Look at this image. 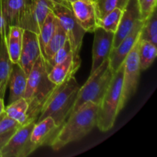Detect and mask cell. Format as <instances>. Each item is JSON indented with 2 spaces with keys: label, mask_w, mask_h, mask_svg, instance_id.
<instances>
[{
  "label": "cell",
  "mask_w": 157,
  "mask_h": 157,
  "mask_svg": "<svg viewBox=\"0 0 157 157\" xmlns=\"http://www.w3.org/2000/svg\"><path fill=\"white\" fill-rule=\"evenodd\" d=\"M27 84V75L18 64H12L10 74L9 87V104L23 98Z\"/></svg>",
  "instance_id": "16"
},
{
  "label": "cell",
  "mask_w": 157,
  "mask_h": 157,
  "mask_svg": "<svg viewBox=\"0 0 157 157\" xmlns=\"http://www.w3.org/2000/svg\"><path fill=\"white\" fill-rule=\"evenodd\" d=\"M52 2L55 3V4H58L61 5V6H65V7L69 8V9H71V5L67 1V0H50Z\"/></svg>",
  "instance_id": "33"
},
{
  "label": "cell",
  "mask_w": 157,
  "mask_h": 157,
  "mask_svg": "<svg viewBox=\"0 0 157 157\" xmlns=\"http://www.w3.org/2000/svg\"><path fill=\"white\" fill-rule=\"evenodd\" d=\"M98 105L87 102L71 113L65 122L59 128L49 146L58 151L66 145L78 141L87 136L97 127Z\"/></svg>",
  "instance_id": "1"
},
{
  "label": "cell",
  "mask_w": 157,
  "mask_h": 157,
  "mask_svg": "<svg viewBox=\"0 0 157 157\" xmlns=\"http://www.w3.org/2000/svg\"><path fill=\"white\" fill-rule=\"evenodd\" d=\"M128 0H94L97 19L101 18L114 9H124Z\"/></svg>",
  "instance_id": "27"
},
{
  "label": "cell",
  "mask_w": 157,
  "mask_h": 157,
  "mask_svg": "<svg viewBox=\"0 0 157 157\" xmlns=\"http://www.w3.org/2000/svg\"><path fill=\"white\" fill-rule=\"evenodd\" d=\"M52 12L67 34V41L70 43L71 48L74 67L78 71L81 63L80 52L86 32L80 25L72 10L69 8L54 3Z\"/></svg>",
  "instance_id": "6"
},
{
  "label": "cell",
  "mask_w": 157,
  "mask_h": 157,
  "mask_svg": "<svg viewBox=\"0 0 157 157\" xmlns=\"http://www.w3.org/2000/svg\"><path fill=\"white\" fill-rule=\"evenodd\" d=\"M140 20V1L139 0H128L127 5L123 9V14L117 30L114 33L113 48L119 45L122 40L133 29L135 25Z\"/></svg>",
  "instance_id": "12"
},
{
  "label": "cell",
  "mask_w": 157,
  "mask_h": 157,
  "mask_svg": "<svg viewBox=\"0 0 157 157\" xmlns=\"http://www.w3.org/2000/svg\"><path fill=\"white\" fill-rule=\"evenodd\" d=\"M93 48H92V66L90 74L108 58L113 48L114 33L106 31L105 29L97 26L94 32Z\"/></svg>",
  "instance_id": "11"
},
{
  "label": "cell",
  "mask_w": 157,
  "mask_h": 157,
  "mask_svg": "<svg viewBox=\"0 0 157 157\" xmlns=\"http://www.w3.org/2000/svg\"><path fill=\"white\" fill-rule=\"evenodd\" d=\"M53 6L50 0H27L20 18V27L38 34Z\"/></svg>",
  "instance_id": "8"
},
{
  "label": "cell",
  "mask_w": 157,
  "mask_h": 157,
  "mask_svg": "<svg viewBox=\"0 0 157 157\" xmlns=\"http://www.w3.org/2000/svg\"><path fill=\"white\" fill-rule=\"evenodd\" d=\"M67 41V34H66L65 31L64 30V29H63V27L60 24L59 21L58 19L55 33L53 34L52 38H51L49 42L48 43L47 46L45 47L44 55L42 57L44 58V61H45L46 67H47L50 60L52 58L53 55L65 44Z\"/></svg>",
  "instance_id": "21"
},
{
  "label": "cell",
  "mask_w": 157,
  "mask_h": 157,
  "mask_svg": "<svg viewBox=\"0 0 157 157\" xmlns=\"http://www.w3.org/2000/svg\"><path fill=\"white\" fill-rule=\"evenodd\" d=\"M122 14L123 9H114L103 18L97 19V26L102 28L106 31L115 33L119 26Z\"/></svg>",
  "instance_id": "26"
},
{
  "label": "cell",
  "mask_w": 157,
  "mask_h": 157,
  "mask_svg": "<svg viewBox=\"0 0 157 157\" xmlns=\"http://www.w3.org/2000/svg\"><path fill=\"white\" fill-rule=\"evenodd\" d=\"M57 21H58L57 17L55 16L53 12L51 11L48 14L44 23H43L41 29H40L39 33L38 34L40 50H41V55L42 57L44 55L45 47L47 46L48 43L49 42L51 38H52L53 34L55 33Z\"/></svg>",
  "instance_id": "24"
},
{
  "label": "cell",
  "mask_w": 157,
  "mask_h": 157,
  "mask_svg": "<svg viewBox=\"0 0 157 157\" xmlns=\"http://www.w3.org/2000/svg\"><path fill=\"white\" fill-rule=\"evenodd\" d=\"M113 75V72L110 69L107 58L93 73L90 74L85 84L80 87L71 113L87 102H92L99 106L110 85Z\"/></svg>",
  "instance_id": "5"
},
{
  "label": "cell",
  "mask_w": 157,
  "mask_h": 157,
  "mask_svg": "<svg viewBox=\"0 0 157 157\" xmlns=\"http://www.w3.org/2000/svg\"><path fill=\"white\" fill-rule=\"evenodd\" d=\"M27 0H1L6 34L12 25L20 26V18Z\"/></svg>",
  "instance_id": "17"
},
{
  "label": "cell",
  "mask_w": 157,
  "mask_h": 157,
  "mask_svg": "<svg viewBox=\"0 0 157 157\" xmlns=\"http://www.w3.org/2000/svg\"><path fill=\"white\" fill-rule=\"evenodd\" d=\"M139 58H138V41L126 58L124 62V79H123L121 108H124L129 100L137 90L140 75Z\"/></svg>",
  "instance_id": "9"
},
{
  "label": "cell",
  "mask_w": 157,
  "mask_h": 157,
  "mask_svg": "<svg viewBox=\"0 0 157 157\" xmlns=\"http://www.w3.org/2000/svg\"><path fill=\"white\" fill-rule=\"evenodd\" d=\"M71 10L80 25L86 32H94L97 27L94 2L78 0L71 4Z\"/></svg>",
  "instance_id": "14"
},
{
  "label": "cell",
  "mask_w": 157,
  "mask_h": 157,
  "mask_svg": "<svg viewBox=\"0 0 157 157\" xmlns=\"http://www.w3.org/2000/svg\"><path fill=\"white\" fill-rule=\"evenodd\" d=\"M41 55L38 34L24 29L22 45L18 64L28 76L35 61Z\"/></svg>",
  "instance_id": "13"
},
{
  "label": "cell",
  "mask_w": 157,
  "mask_h": 157,
  "mask_svg": "<svg viewBox=\"0 0 157 157\" xmlns=\"http://www.w3.org/2000/svg\"><path fill=\"white\" fill-rule=\"evenodd\" d=\"M139 1H140V0H139Z\"/></svg>",
  "instance_id": "37"
},
{
  "label": "cell",
  "mask_w": 157,
  "mask_h": 157,
  "mask_svg": "<svg viewBox=\"0 0 157 157\" xmlns=\"http://www.w3.org/2000/svg\"><path fill=\"white\" fill-rule=\"evenodd\" d=\"M141 20L147 19L152 12L156 9V0H140V1Z\"/></svg>",
  "instance_id": "30"
},
{
  "label": "cell",
  "mask_w": 157,
  "mask_h": 157,
  "mask_svg": "<svg viewBox=\"0 0 157 157\" xmlns=\"http://www.w3.org/2000/svg\"><path fill=\"white\" fill-rule=\"evenodd\" d=\"M20 127L21 125L17 121L8 117L5 112L0 115V134H3L11 130H16Z\"/></svg>",
  "instance_id": "29"
},
{
  "label": "cell",
  "mask_w": 157,
  "mask_h": 157,
  "mask_svg": "<svg viewBox=\"0 0 157 157\" xmlns=\"http://www.w3.org/2000/svg\"><path fill=\"white\" fill-rule=\"evenodd\" d=\"M16 130H11V131L6 132V133H3V134H0V157H1L2 149V147H4L5 144L7 143V141L9 140V138L12 136V135L13 134L14 132H15Z\"/></svg>",
  "instance_id": "31"
},
{
  "label": "cell",
  "mask_w": 157,
  "mask_h": 157,
  "mask_svg": "<svg viewBox=\"0 0 157 157\" xmlns=\"http://www.w3.org/2000/svg\"><path fill=\"white\" fill-rule=\"evenodd\" d=\"M80 87L75 75L55 86L43 104L36 122L51 117L60 128L71 113Z\"/></svg>",
  "instance_id": "2"
},
{
  "label": "cell",
  "mask_w": 157,
  "mask_h": 157,
  "mask_svg": "<svg viewBox=\"0 0 157 157\" xmlns=\"http://www.w3.org/2000/svg\"><path fill=\"white\" fill-rule=\"evenodd\" d=\"M77 71L74 67L73 56L71 53L65 60L52 67L48 72V78L55 85L62 84L71 75H75Z\"/></svg>",
  "instance_id": "20"
},
{
  "label": "cell",
  "mask_w": 157,
  "mask_h": 157,
  "mask_svg": "<svg viewBox=\"0 0 157 157\" xmlns=\"http://www.w3.org/2000/svg\"><path fill=\"white\" fill-rule=\"evenodd\" d=\"M156 55V44L144 40H138V58L141 71L148 69L153 64Z\"/></svg>",
  "instance_id": "22"
},
{
  "label": "cell",
  "mask_w": 157,
  "mask_h": 157,
  "mask_svg": "<svg viewBox=\"0 0 157 157\" xmlns=\"http://www.w3.org/2000/svg\"><path fill=\"white\" fill-rule=\"evenodd\" d=\"M24 29L20 26L12 25L6 34V41L8 53L12 64H18L22 45Z\"/></svg>",
  "instance_id": "19"
},
{
  "label": "cell",
  "mask_w": 157,
  "mask_h": 157,
  "mask_svg": "<svg viewBox=\"0 0 157 157\" xmlns=\"http://www.w3.org/2000/svg\"><path fill=\"white\" fill-rule=\"evenodd\" d=\"M2 34L6 35V25H5L4 18H3L1 0H0V35H2Z\"/></svg>",
  "instance_id": "32"
},
{
  "label": "cell",
  "mask_w": 157,
  "mask_h": 157,
  "mask_svg": "<svg viewBox=\"0 0 157 157\" xmlns=\"http://www.w3.org/2000/svg\"><path fill=\"white\" fill-rule=\"evenodd\" d=\"M5 111V105H4V101H3V98H0V115L2 113H4Z\"/></svg>",
  "instance_id": "34"
},
{
  "label": "cell",
  "mask_w": 157,
  "mask_h": 157,
  "mask_svg": "<svg viewBox=\"0 0 157 157\" xmlns=\"http://www.w3.org/2000/svg\"><path fill=\"white\" fill-rule=\"evenodd\" d=\"M140 40L150 41L153 44H157V15L155 9L151 15L144 21V25L140 34Z\"/></svg>",
  "instance_id": "25"
},
{
  "label": "cell",
  "mask_w": 157,
  "mask_h": 157,
  "mask_svg": "<svg viewBox=\"0 0 157 157\" xmlns=\"http://www.w3.org/2000/svg\"><path fill=\"white\" fill-rule=\"evenodd\" d=\"M143 25H144V21L140 20L138 21L133 29L130 31V33L120 43L119 45L112 48L108 57V61L110 69L113 73L117 71L124 64L128 54L139 40Z\"/></svg>",
  "instance_id": "10"
},
{
  "label": "cell",
  "mask_w": 157,
  "mask_h": 157,
  "mask_svg": "<svg viewBox=\"0 0 157 157\" xmlns=\"http://www.w3.org/2000/svg\"><path fill=\"white\" fill-rule=\"evenodd\" d=\"M58 130L59 127L57 126L53 118L47 117L35 124L31 133V142L36 149L45 144L49 145Z\"/></svg>",
  "instance_id": "15"
},
{
  "label": "cell",
  "mask_w": 157,
  "mask_h": 157,
  "mask_svg": "<svg viewBox=\"0 0 157 157\" xmlns=\"http://www.w3.org/2000/svg\"><path fill=\"white\" fill-rule=\"evenodd\" d=\"M12 63L8 53L6 35H0V98L4 99L9 84Z\"/></svg>",
  "instance_id": "18"
},
{
  "label": "cell",
  "mask_w": 157,
  "mask_h": 157,
  "mask_svg": "<svg viewBox=\"0 0 157 157\" xmlns=\"http://www.w3.org/2000/svg\"><path fill=\"white\" fill-rule=\"evenodd\" d=\"M93 1H94V0H93Z\"/></svg>",
  "instance_id": "36"
},
{
  "label": "cell",
  "mask_w": 157,
  "mask_h": 157,
  "mask_svg": "<svg viewBox=\"0 0 157 157\" xmlns=\"http://www.w3.org/2000/svg\"><path fill=\"white\" fill-rule=\"evenodd\" d=\"M71 53H72V52L71 48L70 43H69L68 41H67L65 42V44L53 55L52 58L48 62V64L47 65L48 72L52 69V67H54L56 64H60L61 62L64 61Z\"/></svg>",
  "instance_id": "28"
},
{
  "label": "cell",
  "mask_w": 157,
  "mask_h": 157,
  "mask_svg": "<svg viewBox=\"0 0 157 157\" xmlns=\"http://www.w3.org/2000/svg\"><path fill=\"white\" fill-rule=\"evenodd\" d=\"M67 2H68L69 3H70V4H71L72 2H76V1H78V0H67ZM84 1H92V2H94L93 0H84Z\"/></svg>",
  "instance_id": "35"
},
{
  "label": "cell",
  "mask_w": 157,
  "mask_h": 157,
  "mask_svg": "<svg viewBox=\"0 0 157 157\" xmlns=\"http://www.w3.org/2000/svg\"><path fill=\"white\" fill-rule=\"evenodd\" d=\"M28 109L29 104L24 98H21L14 102L9 104V105L5 107V113L8 117L17 121L21 126L25 125L28 121Z\"/></svg>",
  "instance_id": "23"
},
{
  "label": "cell",
  "mask_w": 157,
  "mask_h": 157,
  "mask_svg": "<svg viewBox=\"0 0 157 157\" xmlns=\"http://www.w3.org/2000/svg\"><path fill=\"white\" fill-rule=\"evenodd\" d=\"M124 64L113 73L110 84L98 106L97 127L101 131L106 132L113 128L121 108Z\"/></svg>",
  "instance_id": "4"
},
{
  "label": "cell",
  "mask_w": 157,
  "mask_h": 157,
  "mask_svg": "<svg viewBox=\"0 0 157 157\" xmlns=\"http://www.w3.org/2000/svg\"><path fill=\"white\" fill-rule=\"evenodd\" d=\"M55 86L48 78L45 61L41 55L28 75L25 92L23 97L29 104L27 112L29 122L37 121L43 104Z\"/></svg>",
  "instance_id": "3"
},
{
  "label": "cell",
  "mask_w": 157,
  "mask_h": 157,
  "mask_svg": "<svg viewBox=\"0 0 157 157\" xmlns=\"http://www.w3.org/2000/svg\"><path fill=\"white\" fill-rule=\"evenodd\" d=\"M35 123L30 121L17 129L2 149L1 157H26L36 150L30 140Z\"/></svg>",
  "instance_id": "7"
}]
</instances>
